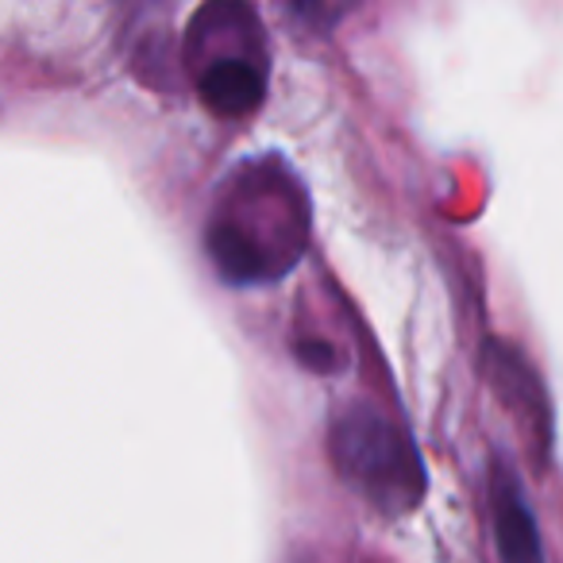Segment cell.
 Listing matches in <instances>:
<instances>
[{
    "label": "cell",
    "instance_id": "obj_3",
    "mask_svg": "<svg viewBox=\"0 0 563 563\" xmlns=\"http://www.w3.org/2000/svg\"><path fill=\"white\" fill-rule=\"evenodd\" d=\"M197 93L217 117H247L266 93V51L212 55L197 70Z\"/></svg>",
    "mask_w": 563,
    "mask_h": 563
},
{
    "label": "cell",
    "instance_id": "obj_1",
    "mask_svg": "<svg viewBox=\"0 0 563 563\" xmlns=\"http://www.w3.org/2000/svg\"><path fill=\"white\" fill-rule=\"evenodd\" d=\"M340 478L363 490L386 514H406L424 494V467L413 440L371 401L340 409L329 432Z\"/></svg>",
    "mask_w": 563,
    "mask_h": 563
},
{
    "label": "cell",
    "instance_id": "obj_4",
    "mask_svg": "<svg viewBox=\"0 0 563 563\" xmlns=\"http://www.w3.org/2000/svg\"><path fill=\"white\" fill-rule=\"evenodd\" d=\"M294 355H298L309 371H317V375H332V371L340 367V355L332 352L324 340H298V344H294Z\"/></svg>",
    "mask_w": 563,
    "mask_h": 563
},
{
    "label": "cell",
    "instance_id": "obj_2",
    "mask_svg": "<svg viewBox=\"0 0 563 563\" xmlns=\"http://www.w3.org/2000/svg\"><path fill=\"white\" fill-rule=\"evenodd\" d=\"M490 514L501 563H544V544H540L537 514L525 498V483L514 463L501 455H494L490 463Z\"/></svg>",
    "mask_w": 563,
    "mask_h": 563
}]
</instances>
